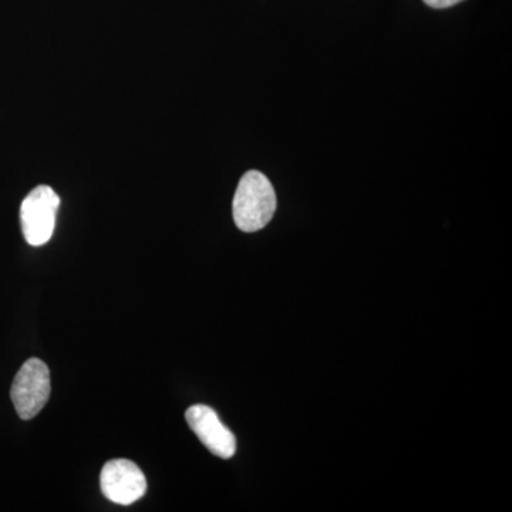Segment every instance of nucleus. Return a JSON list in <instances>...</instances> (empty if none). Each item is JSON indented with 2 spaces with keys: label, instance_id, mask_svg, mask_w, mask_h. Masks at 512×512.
<instances>
[{
  "label": "nucleus",
  "instance_id": "nucleus-4",
  "mask_svg": "<svg viewBox=\"0 0 512 512\" xmlns=\"http://www.w3.org/2000/svg\"><path fill=\"white\" fill-rule=\"evenodd\" d=\"M100 487L111 503L131 505L146 494L147 480L133 461L117 458L106 463L101 470Z\"/></svg>",
  "mask_w": 512,
  "mask_h": 512
},
{
  "label": "nucleus",
  "instance_id": "nucleus-3",
  "mask_svg": "<svg viewBox=\"0 0 512 512\" xmlns=\"http://www.w3.org/2000/svg\"><path fill=\"white\" fill-rule=\"evenodd\" d=\"M50 370L43 360L32 357L13 380L10 397L20 419L30 420L42 412L50 397Z\"/></svg>",
  "mask_w": 512,
  "mask_h": 512
},
{
  "label": "nucleus",
  "instance_id": "nucleus-6",
  "mask_svg": "<svg viewBox=\"0 0 512 512\" xmlns=\"http://www.w3.org/2000/svg\"><path fill=\"white\" fill-rule=\"evenodd\" d=\"M423 2L426 3L427 6H430V8L446 9L463 2V0H423Z\"/></svg>",
  "mask_w": 512,
  "mask_h": 512
},
{
  "label": "nucleus",
  "instance_id": "nucleus-5",
  "mask_svg": "<svg viewBox=\"0 0 512 512\" xmlns=\"http://www.w3.org/2000/svg\"><path fill=\"white\" fill-rule=\"evenodd\" d=\"M185 419L201 443L214 456L224 458V460L235 456L237 440H235L234 434L221 423L220 417L214 409L204 406V404H195L187 410Z\"/></svg>",
  "mask_w": 512,
  "mask_h": 512
},
{
  "label": "nucleus",
  "instance_id": "nucleus-1",
  "mask_svg": "<svg viewBox=\"0 0 512 512\" xmlns=\"http://www.w3.org/2000/svg\"><path fill=\"white\" fill-rule=\"evenodd\" d=\"M276 211V194L271 181L259 171H248L239 181L232 214L237 227L256 232L271 222Z\"/></svg>",
  "mask_w": 512,
  "mask_h": 512
},
{
  "label": "nucleus",
  "instance_id": "nucleus-2",
  "mask_svg": "<svg viewBox=\"0 0 512 512\" xmlns=\"http://www.w3.org/2000/svg\"><path fill=\"white\" fill-rule=\"evenodd\" d=\"M60 198L53 188L39 185L20 207L23 237L32 247H42L53 237Z\"/></svg>",
  "mask_w": 512,
  "mask_h": 512
}]
</instances>
